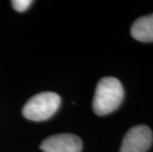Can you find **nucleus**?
I'll list each match as a JSON object with an SVG mask.
<instances>
[{
	"instance_id": "nucleus-3",
	"label": "nucleus",
	"mask_w": 153,
	"mask_h": 152,
	"mask_svg": "<svg viewBox=\"0 0 153 152\" xmlns=\"http://www.w3.org/2000/svg\"><path fill=\"white\" fill-rule=\"evenodd\" d=\"M152 141V130L147 125H135L123 136L120 152H146L150 148Z\"/></svg>"
},
{
	"instance_id": "nucleus-6",
	"label": "nucleus",
	"mask_w": 153,
	"mask_h": 152,
	"mask_svg": "<svg viewBox=\"0 0 153 152\" xmlns=\"http://www.w3.org/2000/svg\"><path fill=\"white\" fill-rule=\"evenodd\" d=\"M13 8L18 12H24L32 5V0H13L11 2Z\"/></svg>"
},
{
	"instance_id": "nucleus-5",
	"label": "nucleus",
	"mask_w": 153,
	"mask_h": 152,
	"mask_svg": "<svg viewBox=\"0 0 153 152\" xmlns=\"http://www.w3.org/2000/svg\"><path fill=\"white\" fill-rule=\"evenodd\" d=\"M133 39L142 43H153V14L135 20L131 28Z\"/></svg>"
},
{
	"instance_id": "nucleus-1",
	"label": "nucleus",
	"mask_w": 153,
	"mask_h": 152,
	"mask_svg": "<svg viewBox=\"0 0 153 152\" xmlns=\"http://www.w3.org/2000/svg\"><path fill=\"white\" fill-rule=\"evenodd\" d=\"M125 90L115 77H104L97 84L93 99V111L98 116L109 115L122 104Z\"/></svg>"
},
{
	"instance_id": "nucleus-4",
	"label": "nucleus",
	"mask_w": 153,
	"mask_h": 152,
	"mask_svg": "<svg viewBox=\"0 0 153 152\" xmlns=\"http://www.w3.org/2000/svg\"><path fill=\"white\" fill-rule=\"evenodd\" d=\"M41 149L44 152H81L82 141L74 134H55L42 142Z\"/></svg>"
},
{
	"instance_id": "nucleus-2",
	"label": "nucleus",
	"mask_w": 153,
	"mask_h": 152,
	"mask_svg": "<svg viewBox=\"0 0 153 152\" xmlns=\"http://www.w3.org/2000/svg\"><path fill=\"white\" fill-rule=\"evenodd\" d=\"M60 97L53 92L37 94L28 100L23 107V116L34 122H42L50 119L60 106Z\"/></svg>"
}]
</instances>
